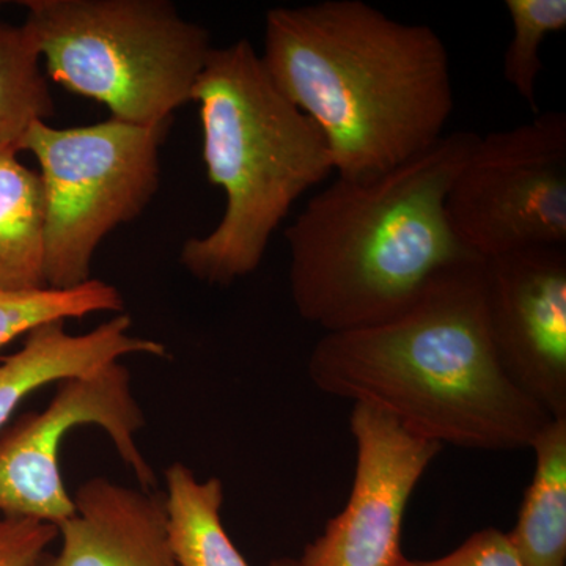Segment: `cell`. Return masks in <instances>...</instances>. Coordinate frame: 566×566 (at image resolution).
I'll list each match as a JSON object with an SVG mask.
<instances>
[{
  "label": "cell",
  "mask_w": 566,
  "mask_h": 566,
  "mask_svg": "<svg viewBox=\"0 0 566 566\" xmlns=\"http://www.w3.org/2000/svg\"><path fill=\"white\" fill-rule=\"evenodd\" d=\"M307 371L322 392L371 406L441 447L527 450L553 420L499 364L479 259L439 271L385 322L324 334Z\"/></svg>",
  "instance_id": "1"
},
{
  "label": "cell",
  "mask_w": 566,
  "mask_h": 566,
  "mask_svg": "<svg viewBox=\"0 0 566 566\" xmlns=\"http://www.w3.org/2000/svg\"><path fill=\"white\" fill-rule=\"evenodd\" d=\"M260 55L279 91L318 126L342 180H374L446 136L452 66L430 25L364 0L275 7Z\"/></svg>",
  "instance_id": "2"
},
{
  "label": "cell",
  "mask_w": 566,
  "mask_h": 566,
  "mask_svg": "<svg viewBox=\"0 0 566 566\" xmlns=\"http://www.w3.org/2000/svg\"><path fill=\"white\" fill-rule=\"evenodd\" d=\"M479 134H446L368 181L337 178L285 230L297 314L324 334L385 322L439 271L476 259L452 232L446 199ZM480 260V259H479Z\"/></svg>",
  "instance_id": "3"
},
{
  "label": "cell",
  "mask_w": 566,
  "mask_h": 566,
  "mask_svg": "<svg viewBox=\"0 0 566 566\" xmlns=\"http://www.w3.org/2000/svg\"><path fill=\"white\" fill-rule=\"evenodd\" d=\"M208 180L226 196L221 222L182 244L180 262L208 285L259 270L294 202L334 174L322 132L271 80L249 40L212 48L193 88Z\"/></svg>",
  "instance_id": "4"
},
{
  "label": "cell",
  "mask_w": 566,
  "mask_h": 566,
  "mask_svg": "<svg viewBox=\"0 0 566 566\" xmlns=\"http://www.w3.org/2000/svg\"><path fill=\"white\" fill-rule=\"evenodd\" d=\"M48 76L95 99L115 120L169 126L192 102L212 51L210 32L167 0H25Z\"/></svg>",
  "instance_id": "5"
},
{
  "label": "cell",
  "mask_w": 566,
  "mask_h": 566,
  "mask_svg": "<svg viewBox=\"0 0 566 566\" xmlns=\"http://www.w3.org/2000/svg\"><path fill=\"white\" fill-rule=\"evenodd\" d=\"M169 126L109 118L82 128L35 122L20 151L35 156L46 208L48 289L92 281L104 238L139 218L159 188V148Z\"/></svg>",
  "instance_id": "6"
},
{
  "label": "cell",
  "mask_w": 566,
  "mask_h": 566,
  "mask_svg": "<svg viewBox=\"0 0 566 566\" xmlns=\"http://www.w3.org/2000/svg\"><path fill=\"white\" fill-rule=\"evenodd\" d=\"M461 245L480 260L566 245V117L536 114L480 137L446 199Z\"/></svg>",
  "instance_id": "7"
},
{
  "label": "cell",
  "mask_w": 566,
  "mask_h": 566,
  "mask_svg": "<svg viewBox=\"0 0 566 566\" xmlns=\"http://www.w3.org/2000/svg\"><path fill=\"white\" fill-rule=\"evenodd\" d=\"M85 424L106 431L142 490L156 486L155 472L136 442L145 417L132 374L114 363L84 378L59 382L43 411L22 416L0 434V512L57 527L73 516V497L62 480L59 453L63 438Z\"/></svg>",
  "instance_id": "8"
},
{
  "label": "cell",
  "mask_w": 566,
  "mask_h": 566,
  "mask_svg": "<svg viewBox=\"0 0 566 566\" xmlns=\"http://www.w3.org/2000/svg\"><path fill=\"white\" fill-rule=\"evenodd\" d=\"M356 469L345 509L305 546L301 566H408L401 549L406 506L442 447L392 417L354 403Z\"/></svg>",
  "instance_id": "9"
},
{
  "label": "cell",
  "mask_w": 566,
  "mask_h": 566,
  "mask_svg": "<svg viewBox=\"0 0 566 566\" xmlns=\"http://www.w3.org/2000/svg\"><path fill=\"white\" fill-rule=\"evenodd\" d=\"M485 266L488 329L510 381L566 419V249L535 245Z\"/></svg>",
  "instance_id": "10"
},
{
  "label": "cell",
  "mask_w": 566,
  "mask_h": 566,
  "mask_svg": "<svg viewBox=\"0 0 566 566\" xmlns=\"http://www.w3.org/2000/svg\"><path fill=\"white\" fill-rule=\"evenodd\" d=\"M73 504L57 527V554L41 566H177L161 493L95 476L77 488Z\"/></svg>",
  "instance_id": "11"
},
{
  "label": "cell",
  "mask_w": 566,
  "mask_h": 566,
  "mask_svg": "<svg viewBox=\"0 0 566 566\" xmlns=\"http://www.w3.org/2000/svg\"><path fill=\"white\" fill-rule=\"evenodd\" d=\"M66 322L41 324L17 353L0 363V428L22 401L50 385L84 378L132 354L166 357V345L132 334L128 315L118 314L87 334L66 331Z\"/></svg>",
  "instance_id": "12"
},
{
  "label": "cell",
  "mask_w": 566,
  "mask_h": 566,
  "mask_svg": "<svg viewBox=\"0 0 566 566\" xmlns=\"http://www.w3.org/2000/svg\"><path fill=\"white\" fill-rule=\"evenodd\" d=\"M531 450L534 475L509 536L524 566H566V419L549 420Z\"/></svg>",
  "instance_id": "13"
},
{
  "label": "cell",
  "mask_w": 566,
  "mask_h": 566,
  "mask_svg": "<svg viewBox=\"0 0 566 566\" xmlns=\"http://www.w3.org/2000/svg\"><path fill=\"white\" fill-rule=\"evenodd\" d=\"M46 208L40 174L0 155V292L48 289Z\"/></svg>",
  "instance_id": "14"
},
{
  "label": "cell",
  "mask_w": 566,
  "mask_h": 566,
  "mask_svg": "<svg viewBox=\"0 0 566 566\" xmlns=\"http://www.w3.org/2000/svg\"><path fill=\"white\" fill-rule=\"evenodd\" d=\"M167 532L177 566H249L222 523L223 485L182 463L166 471Z\"/></svg>",
  "instance_id": "15"
},
{
  "label": "cell",
  "mask_w": 566,
  "mask_h": 566,
  "mask_svg": "<svg viewBox=\"0 0 566 566\" xmlns=\"http://www.w3.org/2000/svg\"><path fill=\"white\" fill-rule=\"evenodd\" d=\"M41 57L24 25L0 24V155L20 153L24 134L54 114Z\"/></svg>",
  "instance_id": "16"
},
{
  "label": "cell",
  "mask_w": 566,
  "mask_h": 566,
  "mask_svg": "<svg viewBox=\"0 0 566 566\" xmlns=\"http://www.w3.org/2000/svg\"><path fill=\"white\" fill-rule=\"evenodd\" d=\"M120 296L114 285L98 279L69 290L0 292V349L41 324L99 312H122L125 304Z\"/></svg>",
  "instance_id": "17"
},
{
  "label": "cell",
  "mask_w": 566,
  "mask_h": 566,
  "mask_svg": "<svg viewBox=\"0 0 566 566\" xmlns=\"http://www.w3.org/2000/svg\"><path fill=\"white\" fill-rule=\"evenodd\" d=\"M512 39L504 54V77L538 114L536 84L543 71L542 46L547 36L565 31V0H505Z\"/></svg>",
  "instance_id": "18"
},
{
  "label": "cell",
  "mask_w": 566,
  "mask_h": 566,
  "mask_svg": "<svg viewBox=\"0 0 566 566\" xmlns=\"http://www.w3.org/2000/svg\"><path fill=\"white\" fill-rule=\"evenodd\" d=\"M57 538L54 524L0 512V566H41Z\"/></svg>",
  "instance_id": "19"
},
{
  "label": "cell",
  "mask_w": 566,
  "mask_h": 566,
  "mask_svg": "<svg viewBox=\"0 0 566 566\" xmlns=\"http://www.w3.org/2000/svg\"><path fill=\"white\" fill-rule=\"evenodd\" d=\"M408 566H524L509 534L488 527L475 532L446 556L409 560Z\"/></svg>",
  "instance_id": "20"
},
{
  "label": "cell",
  "mask_w": 566,
  "mask_h": 566,
  "mask_svg": "<svg viewBox=\"0 0 566 566\" xmlns=\"http://www.w3.org/2000/svg\"><path fill=\"white\" fill-rule=\"evenodd\" d=\"M268 566H301L300 560L297 558L282 557L275 558V560L271 562Z\"/></svg>",
  "instance_id": "21"
},
{
  "label": "cell",
  "mask_w": 566,
  "mask_h": 566,
  "mask_svg": "<svg viewBox=\"0 0 566 566\" xmlns=\"http://www.w3.org/2000/svg\"><path fill=\"white\" fill-rule=\"evenodd\" d=\"M0 9H2V2H0Z\"/></svg>",
  "instance_id": "22"
}]
</instances>
